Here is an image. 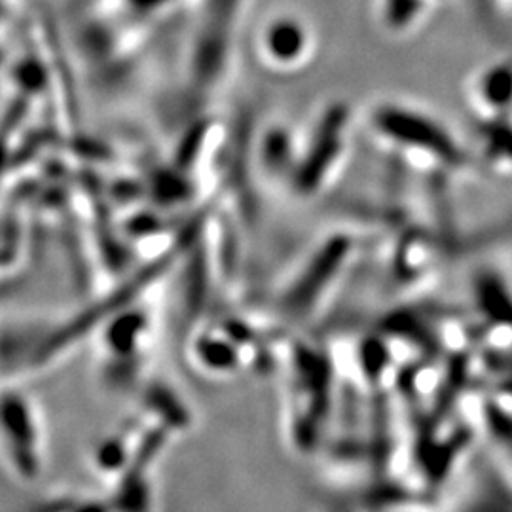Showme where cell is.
<instances>
[{"label": "cell", "instance_id": "5", "mask_svg": "<svg viewBox=\"0 0 512 512\" xmlns=\"http://www.w3.org/2000/svg\"><path fill=\"white\" fill-rule=\"evenodd\" d=\"M471 148L476 165L497 175H512V116L494 122H478Z\"/></svg>", "mask_w": 512, "mask_h": 512}, {"label": "cell", "instance_id": "1", "mask_svg": "<svg viewBox=\"0 0 512 512\" xmlns=\"http://www.w3.org/2000/svg\"><path fill=\"white\" fill-rule=\"evenodd\" d=\"M372 129L391 147H397L416 164L444 175L473 173V148L437 116L404 103H380L370 116Z\"/></svg>", "mask_w": 512, "mask_h": 512}, {"label": "cell", "instance_id": "3", "mask_svg": "<svg viewBox=\"0 0 512 512\" xmlns=\"http://www.w3.org/2000/svg\"><path fill=\"white\" fill-rule=\"evenodd\" d=\"M313 35L304 19L281 14L268 19L258 35V50L270 67L293 69L308 61Z\"/></svg>", "mask_w": 512, "mask_h": 512}, {"label": "cell", "instance_id": "4", "mask_svg": "<svg viewBox=\"0 0 512 512\" xmlns=\"http://www.w3.org/2000/svg\"><path fill=\"white\" fill-rule=\"evenodd\" d=\"M465 103L476 122L512 116V63L499 61L476 71L465 86Z\"/></svg>", "mask_w": 512, "mask_h": 512}, {"label": "cell", "instance_id": "2", "mask_svg": "<svg viewBox=\"0 0 512 512\" xmlns=\"http://www.w3.org/2000/svg\"><path fill=\"white\" fill-rule=\"evenodd\" d=\"M4 446L16 475L33 480L42 467V435L31 404L23 397L4 401Z\"/></svg>", "mask_w": 512, "mask_h": 512}]
</instances>
